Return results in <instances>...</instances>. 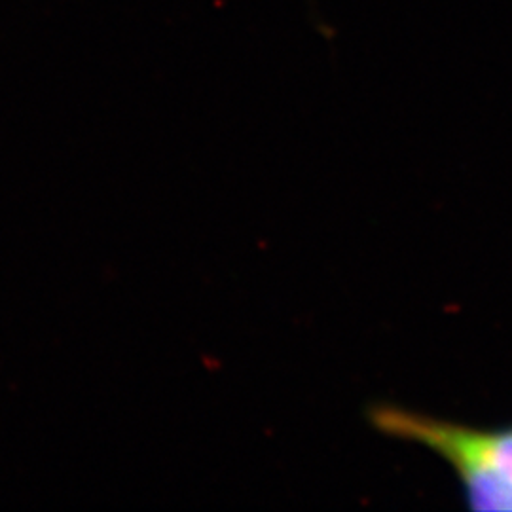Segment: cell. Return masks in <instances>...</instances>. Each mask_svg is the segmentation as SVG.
Returning <instances> with one entry per match:
<instances>
[{"mask_svg": "<svg viewBox=\"0 0 512 512\" xmlns=\"http://www.w3.org/2000/svg\"><path fill=\"white\" fill-rule=\"evenodd\" d=\"M368 421L389 439L420 444L458 476L473 511L512 512V427L476 429L393 404H376Z\"/></svg>", "mask_w": 512, "mask_h": 512, "instance_id": "1", "label": "cell"}]
</instances>
